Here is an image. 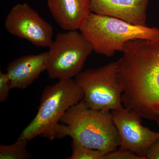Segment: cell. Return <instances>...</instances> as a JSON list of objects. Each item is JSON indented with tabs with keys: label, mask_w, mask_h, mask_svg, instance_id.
Wrapping results in <instances>:
<instances>
[{
	"label": "cell",
	"mask_w": 159,
	"mask_h": 159,
	"mask_svg": "<svg viewBox=\"0 0 159 159\" xmlns=\"http://www.w3.org/2000/svg\"><path fill=\"white\" fill-rule=\"evenodd\" d=\"M75 80H60L43 91L36 116L24 129L19 139L30 141L37 136L57 139L60 119L66 111L83 99Z\"/></svg>",
	"instance_id": "3"
},
{
	"label": "cell",
	"mask_w": 159,
	"mask_h": 159,
	"mask_svg": "<svg viewBox=\"0 0 159 159\" xmlns=\"http://www.w3.org/2000/svg\"><path fill=\"white\" fill-rule=\"evenodd\" d=\"M146 157V159H159V139L151 145Z\"/></svg>",
	"instance_id": "16"
},
{
	"label": "cell",
	"mask_w": 159,
	"mask_h": 159,
	"mask_svg": "<svg viewBox=\"0 0 159 159\" xmlns=\"http://www.w3.org/2000/svg\"><path fill=\"white\" fill-rule=\"evenodd\" d=\"M104 159H144L138 156L129 150L113 151L106 155Z\"/></svg>",
	"instance_id": "15"
},
{
	"label": "cell",
	"mask_w": 159,
	"mask_h": 159,
	"mask_svg": "<svg viewBox=\"0 0 159 159\" xmlns=\"http://www.w3.org/2000/svg\"><path fill=\"white\" fill-rule=\"evenodd\" d=\"M72 154L65 158L68 159H104L106 154L97 149L89 148L72 140Z\"/></svg>",
	"instance_id": "13"
},
{
	"label": "cell",
	"mask_w": 159,
	"mask_h": 159,
	"mask_svg": "<svg viewBox=\"0 0 159 159\" xmlns=\"http://www.w3.org/2000/svg\"><path fill=\"white\" fill-rule=\"evenodd\" d=\"M29 141L18 139L15 143L10 145H0V159H26L31 158V154L27 150Z\"/></svg>",
	"instance_id": "12"
},
{
	"label": "cell",
	"mask_w": 159,
	"mask_h": 159,
	"mask_svg": "<svg viewBox=\"0 0 159 159\" xmlns=\"http://www.w3.org/2000/svg\"><path fill=\"white\" fill-rule=\"evenodd\" d=\"M67 136L106 154L118 149L121 144L111 111L89 108L83 99L69 108L60 119L57 139Z\"/></svg>",
	"instance_id": "2"
},
{
	"label": "cell",
	"mask_w": 159,
	"mask_h": 159,
	"mask_svg": "<svg viewBox=\"0 0 159 159\" xmlns=\"http://www.w3.org/2000/svg\"><path fill=\"white\" fill-rule=\"evenodd\" d=\"M11 88V81L7 72H0V102H6Z\"/></svg>",
	"instance_id": "14"
},
{
	"label": "cell",
	"mask_w": 159,
	"mask_h": 159,
	"mask_svg": "<svg viewBox=\"0 0 159 159\" xmlns=\"http://www.w3.org/2000/svg\"><path fill=\"white\" fill-rule=\"evenodd\" d=\"M5 27L10 34L37 47L49 48L53 42V27L27 3H19L11 8Z\"/></svg>",
	"instance_id": "7"
},
{
	"label": "cell",
	"mask_w": 159,
	"mask_h": 159,
	"mask_svg": "<svg viewBox=\"0 0 159 159\" xmlns=\"http://www.w3.org/2000/svg\"><path fill=\"white\" fill-rule=\"evenodd\" d=\"M111 113L121 139L119 149L130 151L138 156L146 159L148 148L159 139V132L143 126L142 117L125 107L112 111Z\"/></svg>",
	"instance_id": "8"
},
{
	"label": "cell",
	"mask_w": 159,
	"mask_h": 159,
	"mask_svg": "<svg viewBox=\"0 0 159 159\" xmlns=\"http://www.w3.org/2000/svg\"><path fill=\"white\" fill-rule=\"evenodd\" d=\"M75 80L84 94L83 100L89 108L98 110L124 108V89L119 79L117 62L82 71Z\"/></svg>",
	"instance_id": "5"
},
{
	"label": "cell",
	"mask_w": 159,
	"mask_h": 159,
	"mask_svg": "<svg viewBox=\"0 0 159 159\" xmlns=\"http://www.w3.org/2000/svg\"><path fill=\"white\" fill-rule=\"evenodd\" d=\"M46 71L52 79H72L82 71L93 47L77 30L57 33L49 47Z\"/></svg>",
	"instance_id": "6"
},
{
	"label": "cell",
	"mask_w": 159,
	"mask_h": 159,
	"mask_svg": "<svg viewBox=\"0 0 159 159\" xmlns=\"http://www.w3.org/2000/svg\"><path fill=\"white\" fill-rule=\"evenodd\" d=\"M97 54L111 57L122 52L125 44L137 39L159 37V29L133 25L117 18L91 12L79 29Z\"/></svg>",
	"instance_id": "4"
},
{
	"label": "cell",
	"mask_w": 159,
	"mask_h": 159,
	"mask_svg": "<svg viewBox=\"0 0 159 159\" xmlns=\"http://www.w3.org/2000/svg\"><path fill=\"white\" fill-rule=\"evenodd\" d=\"M52 16L66 31L79 30L91 13L90 0H47Z\"/></svg>",
	"instance_id": "11"
},
{
	"label": "cell",
	"mask_w": 159,
	"mask_h": 159,
	"mask_svg": "<svg viewBox=\"0 0 159 159\" xmlns=\"http://www.w3.org/2000/svg\"><path fill=\"white\" fill-rule=\"evenodd\" d=\"M48 52L18 57L8 64L7 73L11 88L25 89L47 70Z\"/></svg>",
	"instance_id": "10"
},
{
	"label": "cell",
	"mask_w": 159,
	"mask_h": 159,
	"mask_svg": "<svg viewBox=\"0 0 159 159\" xmlns=\"http://www.w3.org/2000/svg\"><path fill=\"white\" fill-rule=\"evenodd\" d=\"M149 0H90L91 12L146 26Z\"/></svg>",
	"instance_id": "9"
},
{
	"label": "cell",
	"mask_w": 159,
	"mask_h": 159,
	"mask_svg": "<svg viewBox=\"0 0 159 159\" xmlns=\"http://www.w3.org/2000/svg\"><path fill=\"white\" fill-rule=\"evenodd\" d=\"M117 61L123 106L159 127V37L125 44Z\"/></svg>",
	"instance_id": "1"
}]
</instances>
